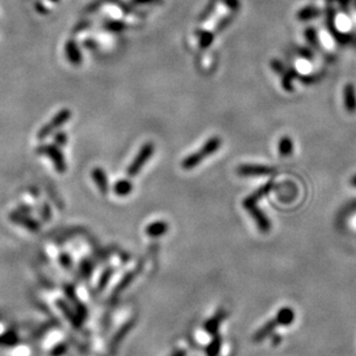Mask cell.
<instances>
[{
    "label": "cell",
    "mask_w": 356,
    "mask_h": 356,
    "mask_svg": "<svg viewBox=\"0 0 356 356\" xmlns=\"http://www.w3.org/2000/svg\"><path fill=\"white\" fill-rule=\"evenodd\" d=\"M133 191V184L129 179H121L114 185V192L119 197H126Z\"/></svg>",
    "instance_id": "ffe728a7"
},
{
    "label": "cell",
    "mask_w": 356,
    "mask_h": 356,
    "mask_svg": "<svg viewBox=\"0 0 356 356\" xmlns=\"http://www.w3.org/2000/svg\"><path fill=\"white\" fill-rule=\"evenodd\" d=\"M65 294H66V296L72 301V303H73L74 308H75V312L76 315L79 316L80 318L85 319L87 317V309L85 305H83L80 301L78 300V296L75 295L74 288L72 286H66L65 287Z\"/></svg>",
    "instance_id": "2e32d148"
},
{
    "label": "cell",
    "mask_w": 356,
    "mask_h": 356,
    "mask_svg": "<svg viewBox=\"0 0 356 356\" xmlns=\"http://www.w3.org/2000/svg\"><path fill=\"white\" fill-rule=\"evenodd\" d=\"M41 216H42V219L44 221H49L51 219V207H50L49 203L44 202L42 205Z\"/></svg>",
    "instance_id": "f546056e"
},
{
    "label": "cell",
    "mask_w": 356,
    "mask_h": 356,
    "mask_svg": "<svg viewBox=\"0 0 356 356\" xmlns=\"http://www.w3.org/2000/svg\"><path fill=\"white\" fill-rule=\"evenodd\" d=\"M16 210H17V212L22 213V214H27V215H30V214L32 213V210H34V208H32L30 205H28V203H21V205L17 206Z\"/></svg>",
    "instance_id": "1f68e13d"
},
{
    "label": "cell",
    "mask_w": 356,
    "mask_h": 356,
    "mask_svg": "<svg viewBox=\"0 0 356 356\" xmlns=\"http://www.w3.org/2000/svg\"><path fill=\"white\" fill-rule=\"evenodd\" d=\"M36 153L38 155L48 156L51 160V162L53 163L54 169L57 173L64 174L67 170V165L65 161L64 154L60 151V147H58L57 145H41L36 148Z\"/></svg>",
    "instance_id": "3957f363"
},
{
    "label": "cell",
    "mask_w": 356,
    "mask_h": 356,
    "mask_svg": "<svg viewBox=\"0 0 356 356\" xmlns=\"http://www.w3.org/2000/svg\"><path fill=\"white\" fill-rule=\"evenodd\" d=\"M92 178L94 183L97 185V187H99L101 193L107 194L109 192V181H108L107 173H105L102 168H100V167H96V168H94L92 172Z\"/></svg>",
    "instance_id": "30bf717a"
},
{
    "label": "cell",
    "mask_w": 356,
    "mask_h": 356,
    "mask_svg": "<svg viewBox=\"0 0 356 356\" xmlns=\"http://www.w3.org/2000/svg\"><path fill=\"white\" fill-rule=\"evenodd\" d=\"M57 305H58V308L60 309V311L63 312V315L65 316V317H66L67 321L71 323L73 328H75V329L81 328V324H82L81 318H80L79 316L76 315V312H74L73 310H72V309L70 308V305H68L63 300H58L57 301Z\"/></svg>",
    "instance_id": "9c48e42d"
},
{
    "label": "cell",
    "mask_w": 356,
    "mask_h": 356,
    "mask_svg": "<svg viewBox=\"0 0 356 356\" xmlns=\"http://www.w3.org/2000/svg\"><path fill=\"white\" fill-rule=\"evenodd\" d=\"M271 66L275 72H278V73H282L283 70H285V68H283V64L281 63V61H279V60L272 61Z\"/></svg>",
    "instance_id": "d6a6232c"
},
{
    "label": "cell",
    "mask_w": 356,
    "mask_h": 356,
    "mask_svg": "<svg viewBox=\"0 0 356 356\" xmlns=\"http://www.w3.org/2000/svg\"><path fill=\"white\" fill-rule=\"evenodd\" d=\"M154 151H155V146L153 143H146L145 145H143L139 153H138L133 161L130 163L129 168L126 170L127 176L129 177L137 176L138 174L140 173V170L144 168V166L150 161V159L152 158L153 154H154Z\"/></svg>",
    "instance_id": "277c9868"
},
{
    "label": "cell",
    "mask_w": 356,
    "mask_h": 356,
    "mask_svg": "<svg viewBox=\"0 0 356 356\" xmlns=\"http://www.w3.org/2000/svg\"><path fill=\"white\" fill-rule=\"evenodd\" d=\"M134 278H136V272H129L124 275V278L122 279V281L118 283L117 287H116L114 293H112V300L117 299V297L121 295V294L124 292V290L130 286V283L133 281Z\"/></svg>",
    "instance_id": "d6986e66"
},
{
    "label": "cell",
    "mask_w": 356,
    "mask_h": 356,
    "mask_svg": "<svg viewBox=\"0 0 356 356\" xmlns=\"http://www.w3.org/2000/svg\"><path fill=\"white\" fill-rule=\"evenodd\" d=\"M112 274H114V270H112V268H107V270L103 272V274L101 275V278L99 280V285H97V290H99V292H102V290L107 287V285L112 277Z\"/></svg>",
    "instance_id": "cb8c5ba5"
},
{
    "label": "cell",
    "mask_w": 356,
    "mask_h": 356,
    "mask_svg": "<svg viewBox=\"0 0 356 356\" xmlns=\"http://www.w3.org/2000/svg\"><path fill=\"white\" fill-rule=\"evenodd\" d=\"M279 341H281V338H280V337H275V336H273V344L274 345H279L278 343H279Z\"/></svg>",
    "instance_id": "e575fe53"
},
{
    "label": "cell",
    "mask_w": 356,
    "mask_h": 356,
    "mask_svg": "<svg viewBox=\"0 0 356 356\" xmlns=\"http://www.w3.org/2000/svg\"><path fill=\"white\" fill-rule=\"evenodd\" d=\"M168 230H169V224L167 223L166 221H154V222L148 224L146 229H145L146 235L153 238L161 237V236L166 235V232Z\"/></svg>",
    "instance_id": "5bb4252c"
},
{
    "label": "cell",
    "mask_w": 356,
    "mask_h": 356,
    "mask_svg": "<svg viewBox=\"0 0 356 356\" xmlns=\"http://www.w3.org/2000/svg\"><path fill=\"white\" fill-rule=\"evenodd\" d=\"M8 217L13 223L17 224V226L23 227L24 229H27V230H29V231L36 232L41 229V223H39L37 220L34 219V217H31L30 215H27V214H22V213L17 212V210L10 212Z\"/></svg>",
    "instance_id": "5b68a950"
},
{
    "label": "cell",
    "mask_w": 356,
    "mask_h": 356,
    "mask_svg": "<svg viewBox=\"0 0 356 356\" xmlns=\"http://www.w3.org/2000/svg\"><path fill=\"white\" fill-rule=\"evenodd\" d=\"M53 141L54 145H57L58 147H64L68 141V136L65 132H58L54 134Z\"/></svg>",
    "instance_id": "4316f807"
},
{
    "label": "cell",
    "mask_w": 356,
    "mask_h": 356,
    "mask_svg": "<svg viewBox=\"0 0 356 356\" xmlns=\"http://www.w3.org/2000/svg\"><path fill=\"white\" fill-rule=\"evenodd\" d=\"M72 117V111L70 109H61L59 112H57L53 116V118L51 119L49 123H46L45 125H43L39 129L37 133V138L39 140H45L46 138L51 136L54 131L59 130L61 126L66 124Z\"/></svg>",
    "instance_id": "7a4b0ae2"
},
{
    "label": "cell",
    "mask_w": 356,
    "mask_h": 356,
    "mask_svg": "<svg viewBox=\"0 0 356 356\" xmlns=\"http://www.w3.org/2000/svg\"><path fill=\"white\" fill-rule=\"evenodd\" d=\"M66 352H67V345L59 344L52 348V351L50 352V355L51 356H63L66 354Z\"/></svg>",
    "instance_id": "f1b7e54d"
},
{
    "label": "cell",
    "mask_w": 356,
    "mask_h": 356,
    "mask_svg": "<svg viewBox=\"0 0 356 356\" xmlns=\"http://www.w3.org/2000/svg\"><path fill=\"white\" fill-rule=\"evenodd\" d=\"M65 54L71 64L80 65L82 63V54L78 44L74 41H68L65 44Z\"/></svg>",
    "instance_id": "7c38bea8"
},
{
    "label": "cell",
    "mask_w": 356,
    "mask_h": 356,
    "mask_svg": "<svg viewBox=\"0 0 356 356\" xmlns=\"http://www.w3.org/2000/svg\"><path fill=\"white\" fill-rule=\"evenodd\" d=\"M221 345H222V339L220 336L215 334V337L213 338V340L210 341L208 346L206 347V354L207 356H217L220 353Z\"/></svg>",
    "instance_id": "44dd1931"
},
{
    "label": "cell",
    "mask_w": 356,
    "mask_h": 356,
    "mask_svg": "<svg viewBox=\"0 0 356 356\" xmlns=\"http://www.w3.org/2000/svg\"><path fill=\"white\" fill-rule=\"evenodd\" d=\"M248 210L250 212V215H251L254 219V221H256L257 226H258V228H259L260 231L267 232L268 230H270L271 223H270V221H268L267 216L264 214L263 210L258 208L257 206H253Z\"/></svg>",
    "instance_id": "8fae6325"
},
{
    "label": "cell",
    "mask_w": 356,
    "mask_h": 356,
    "mask_svg": "<svg viewBox=\"0 0 356 356\" xmlns=\"http://www.w3.org/2000/svg\"><path fill=\"white\" fill-rule=\"evenodd\" d=\"M278 326H279V323L275 318L272 319V321H268L266 324L261 326V328L254 333L253 341L254 343H260V341L265 340L267 337H270L271 334L274 332V330L277 329Z\"/></svg>",
    "instance_id": "9a60e30c"
},
{
    "label": "cell",
    "mask_w": 356,
    "mask_h": 356,
    "mask_svg": "<svg viewBox=\"0 0 356 356\" xmlns=\"http://www.w3.org/2000/svg\"><path fill=\"white\" fill-rule=\"evenodd\" d=\"M134 324H136V319H130V321H127L124 325H122L117 332H116L114 338H112L110 341V345H109V351H110L111 354L116 353V351L121 346L123 340L127 337L130 331L134 328Z\"/></svg>",
    "instance_id": "8992f818"
},
{
    "label": "cell",
    "mask_w": 356,
    "mask_h": 356,
    "mask_svg": "<svg viewBox=\"0 0 356 356\" xmlns=\"http://www.w3.org/2000/svg\"><path fill=\"white\" fill-rule=\"evenodd\" d=\"M221 144H222V140H221L220 137L209 138V139L202 145L200 151L192 153V154L186 156V158L183 160V162H181V168L184 170L194 169L195 167L200 165L206 158H208V156L219 151V148L221 147Z\"/></svg>",
    "instance_id": "6da1fadb"
},
{
    "label": "cell",
    "mask_w": 356,
    "mask_h": 356,
    "mask_svg": "<svg viewBox=\"0 0 356 356\" xmlns=\"http://www.w3.org/2000/svg\"><path fill=\"white\" fill-rule=\"evenodd\" d=\"M59 263L65 270H71L72 266H73V260H72V258L68 253H60Z\"/></svg>",
    "instance_id": "484cf974"
},
{
    "label": "cell",
    "mask_w": 356,
    "mask_h": 356,
    "mask_svg": "<svg viewBox=\"0 0 356 356\" xmlns=\"http://www.w3.org/2000/svg\"><path fill=\"white\" fill-rule=\"evenodd\" d=\"M20 343V337L15 331L9 330L0 334V347L10 348L15 347L17 344Z\"/></svg>",
    "instance_id": "e0dca14e"
},
{
    "label": "cell",
    "mask_w": 356,
    "mask_h": 356,
    "mask_svg": "<svg viewBox=\"0 0 356 356\" xmlns=\"http://www.w3.org/2000/svg\"><path fill=\"white\" fill-rule=\"evenodd\" d=\"M170 356H186V352L184 350H177L174 352V353Z\"/></svg>",
    "instance_id": "836d02e7"
},
{
    "label": "cell",
    "mask_w": 356,
    "mask_h": 356,
    "mask_svg": "<svg viewBox=\"0 0 356 356\" xmlns=\"http://www.w3.org/2000/svg\"><path fill=\"white\" fill-rule=\"evenodd\" d=\"M345 97H346V107L348 110H355L356 108V96H355V90L351 85H348L345 89Z\"/></svg>",
    "instance_id": "603a6c76"
},
{
    "label": "cell",
    "mask_w": 356,
    "mask_h": 356,
    "mask_svg": "<svg viewBox=\"0 0 356 356\" xmlns=\"http://www.w3.org/2000/svg\"><path fill=\"white\" fill-rule=\"evenodd\" d=\"M93 272V263L89 259H83L80 264V273L85 279L89 278Z\"/></svg>",
    "instance_id": "d4e9b609"
},
{
    "label": "cell",
    "mask_w": 356,
    "mask_h": 356,
    "mask_svg": "<svg viewBox=\"0 0 356 356\" xmlns=\"http://www.w3.org/2000/svg\"><path fill=\"white\" fill-rule=\"evenodd\" d=\"M293 76H294V73L292 71L286 72L285 75L282 76V86H283V88H285L286 90H292L293 89V86H292Z\"/></svg>",
    "instance_id": "83f0119b"
},
{
    "label": "cell",
    "mask_w": 356,
    "mask_h": 356,
    "mask_svg": "<svg viewBox=\"0 0 356 356\" xmlns=\"http://www.w3.org/2000/svg\"><path fill=\"white\" fill-rule=\"evenodd\" d=\"M212 42H213V36L208 34V32H206V34L203 35L200 39L201 49H207L210 44H212Z\"/></svg>",
    "instance_id": "4dcf8cb0"
},
{
    "label": "cell",
    "mask_w": 356,
    "mask_h": 356,
    "mask_svg": "<svg viewBox=\"0 0 356 356\" xmlns=\"http://www.w3.org/2000/svg\"><path fill=\"white\" fill-rule=\"evenodd\" d=\"M275 172L272 167L261 165H241L237 168V174L241 176H264L271 175Z\"/></svg>",
    "instance_id": "52a82bcc"
},
{
    "label": "cell",
    "mask_w": 356,
    "mask_h": 356,
    "mask_svg": "<svg viewBox=\"0 0 356 356\" xmlns=\"http://www.w3.org/2000/svg\"><path fill=\"white\" fill-rule=\"evenodd\" d=\"M224 318H226V312L223 310H219L212 318H209L208 321L203 324V329H205L207 333L215 336V334H217V331H219L221 323H222Z\"/></svg>",
    "instance_id": "4fadbf2b"
},
{
    "label": "cell",
    "mask_w": 356,
    "mask_h": 356,
    "mask_svg": "<svg viewBox=\"0 0 356 356\" xmlns=\"http://www.w3.org/2000/svg\"><path fill=\"white\" fill-rule=\"evenodd\" d=\"M353 183L356 185V178H353Z\"/></svg>",
    "instance_id": "d590c367"
},
{
    "label": "cell",
    "mask_w": 356,
    "mask_h": 356,
    "mask_svg": "<svg viewBox=\"0 0 356 356\" xmlns=\"http://www.w3.org/2000/svg\"><path fill=\"white\" fill-rule=\"evenodd\" d=\"M272 186H273V184H272L271 181H268L267 184H265L261 187L258 188L257 191H254L252 194H250L249 197H246L244 199V201H243V207H244L245 209H250L251 207L257 206V202L271 191Z\"/></svg>",
    "instance_id": "ba28073f"
},
{
    "label": "cell",
    "mask_w": 356,
    "mask_h": 356,
    "mask_svg": "<svg viewBox=\"0 0 356 356\" xmlns=\"http://www.w3.org/2000/svg\"><path fill=\"white\" fill-rule=\"evenodd\" d=\"M279 153L282 156H288L293 153V141L289 137H283L279 141Z\"/></svg>",
    "instance_id": "7402d4cb"
},
{
    "label": "cell",
    "mask_w": 356,
    "mask_h": 356,
    "mask_svg": "<svg viewBox=\"0 0 356 356\" xmlns=\"http://www.w3.org/2000/svg\"><path fill=\"white\" fill-rule=\"evenodd\" d=\"M275 319L278 321L279 326H287L290 325L294 322L295 314H294V311L290 308H282L281 310L278 311Z\"/></svg>",
    "instance_id": "ac0fdd59"
}]
</instances>
